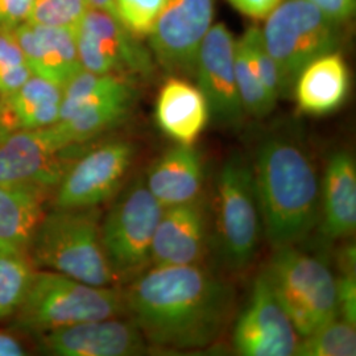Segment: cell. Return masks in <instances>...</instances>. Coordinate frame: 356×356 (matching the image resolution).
I'll return each mask as SVG.
<instances>
[{"instance_id": "d6986e66", "label": "cell", "mask_w": 356, "mask_h": 356, "mask_svg": "<svg viewBox=\"0 0 356 356\" xmlns=\"http://www.w3.org/2000/svg\"><path fill=\"white\" fill-rule=\"evenodd\" d=\"M351 88L350 70L343 56L332 51L306 64L293 83L298 110L310 116H325L341 108Z\"/></svg>"}, {"instance_id": "ac0fdd59", "label": "cell", "mask_w": 356, "mask_h": 356, "mask_svg": "<svg viewBox=\"0 0 356 356\" xmlns=\"http://www.w3.org/2000/svg\"><path fill=\"white\" fill-rule=\"evenodd\" d=\"M144 181L164 209L197 201L204 197V159L194 144H176L149 168Z\"/></svg>"}, {"instance_id": "5b68a950", "label": "cell", "mask_w": 356, "mask_h": 356, "mask_svg": "<svg viewBox=\"0 0 356 356\" xmlns=\"http://www.w3.org/2000/svg\"><path fill=\"white\" fill-rule=\"evenodd\" d=\"M214 247L219 261L241 272L254 261L263 235L251 163L234 153L220 168L214 197Z\"/></svg>"}, {"instance_id": "277c9868", "label": "cell", "mask_w": 356, "mask_h": 356, "mask_svg": "<svg viewBox=\"0 0 356 356\" xmlns=\"http://www.w3.org/2000/svg\"><path fill=\"white\" fill-rule=\"evenodd\" d=\"M126 316L119 286H95L63 273L36 269L10 329L35 338L67 326Z\"/></svg>"}, {"instance_id": "83f0119b", "label": "cell", "mask_w": 356, "mask_h": 356, "mask_svg": "<svg viewBox=\"0 0 356 356\" xmlns=\"http://www.w3.org/2000/svg\"><path fill=\"white\" fill-rule=\"evenodd\" d=\"M89 8L88 0H32L26 22L76 31Z\"/></svg>"}, {"instance_id": "4316f807", "label": "cell", "mask_w": 356, "mask_h": 356, "mask_svg": "<svg viewBox=\"0 0 356 356\" xmlns=\"http://www.w3.org/2000/svg\"><path fill=\"white\" fill-rule=\"evenodd\" d=\"M235 76L244 114L263 118L273 111L277 102L261 83L241 38L235 44Z\"/></svg>"}, {"instance_id": "f546056e", "label": "cell", "mask_w": 356, "mask_h": 356, "mask_svg": "<svg viewBox=\"0 0 356 356\" xmlns=\"http://www.w3.org/2000/svg\"><path fill=\"white\" fill-rule=\"evenodd\" d=\"M32 76L11 32H0V95H10Z\"/></svg>"}, {"instance_id": "f1b7e54d", "label": "cell", "mask_w": 356, "mask_h": 356, "mask_svg": "<svg viewBox=\"0 0 356 356\" xmlns=\"http://www.w3.org/2000/svg\"><path fill=\"white\" fill-rule=\"evenodd\" d=\"M165 0H114V16L136 38H147Z\"/></svg>"}, {"instance_id": "1f68e13d", "label": "cell", "mask_w": 356, "mask_h": 356, "mask_svg": "<svg viewBox=\"0 0 356 356\" xmlns=\"http://www.w3.org/2000/svg\"><path fill=\"white\" fill-rule=\"evenodd\" d=\"M338 317L348 323H356L355 257L341 256V276L337 277Z\"/></svg>"}, {"instance_id": "8d00e7d4", "label": "cell", "mask_w": 356, "mask_h": 356, "mask_svg": "<svg viewBox=\"0 0 356 356\" xmlns=\"http://www.w3.org/2000/svg\"><path fill=\"white\" fill-rule=\"evenodd\" d=\"M90 8L103 10L114 16V0H88Z\"/></svg>"}, {"instance_id": "8992f818", "label": "cell", "mask_w": 356, "mask_h": 356, "mask_svg": "<svg viewBox=\"0 0 356 356\" xmlns=\"http://www.w3.org/2000/svg\"><path fill=\"white\" fill-rule=\"evenodd\" d=\"M273 251L264 270L300 338L338 318L337 276L330 266L297 244Z\"/></svg>"}, {"instance_id": "6da1fadb", "label": "cell", "mask_w": 356, "mask_h": 356, "mask_svg": "<svg viewBox=\"0 0 356 356\" xmlns=\"http://www.w3.org/2000/svg\"><path fill=\"white\" fill-rule=\"evenodd\" d=\"M122 292L126 316L149 346L169 350L214 343L236 304L235 288L202 264L151 266Z\"/></svg>"}, {"instance_id": "ffe728a7", "label": "cell", "mask_w": 356, "mask_h": 356, "mask_svg": "<svg viewBox=\"0 0 356 356\" xmlns=\"http://www.w3.org/2000/svg\"><path fill=\"white\" fill-rule=\"evenodd\" d=\"M321 229L326 239L339 241L356 229V164L351 153H332L321 179Z\"/></svg>"}, {"instance_id": "7402d4cb", "label": "cell", "mask_w": 356, "mask_h": 356, "mask_svg": "<svg viewBox=\"0 0 356 356\" xmlns=\"http://www.w3.org/2000/svg\"><path fill=\"white\" fill-rule=\"evenodd\" d=\"M136 97L135 83L92 97L61 111L56 126L72 144H88L124 122Z\"/></svg>"}, {"instance_id": "30bf717a", "label": "cell", "mask_w": 356, "mask_h": 356, "mask_svg": "<svg viewBox=\"0 0 356 356\" xmlns=\"http://www.w3.org/2000/svg\"><path fill=\"white\" fill-rule=\"evenodd\" d=\"M136 147L127 139L91 141L53 191L54 207H98L124 186Z\"/></svg>"}, {"instance_id": "4dcf8cb0", "label": "cell", "mask_w": 356, "mask_h": 356, "mask_svg": "<svg viewBox=\"0 0 356 356\" xmlns=\"http://www.w3.org/2000/svg\"><path fill=\"white\" fill-rule=\"evenodd\" d=\"M239 38L250 54V58L260 76L261 83L264 85L269 95L277 102L279 98H281L280 76L277 66L266 49L261 36V28L250 26Z\"/></svg>"}, {"instance_id": "603a6c76", "label": "cell", "mask_w": 356, "mask_h": 356, "mask_svg": "<svg viewBox=\"0 0 356 356\" xmlns=\"http://www.w3.org/2000/svg\"><path fill=\"white\" fill-rule=\"evenodd\" d=\"M51 195L38 185L0 182V247L28 251Z\"/></svg>"}, {"instance_id": "484cf974", "label": "cell", "mask_w": 356, "mask_h": 356, "mask_svg": "<svg viewBox=\"0 0 356 356\" xmlns=\"http://www.w3.org/2000/svg\"><path fill=\"white\" fill-rule=\"evenodd\" d=\"M298 356H355V325L335 318L312 334L300 338Z\"/></svg>"}, {"instance_id": "3957f363", "label": "cell", "mask_w": 356, "mask_h": 356, "mask_svg": "<svg viewBox=\"0 0 356 356\" xmlns=\"http://www.w3.org/2000/svg\"><path fill=\"white\" fill-rule=\"evenodd\" d=\"M101 220V206H53L40 222L28 247L35 267L95 286H118L103 248Z\"/></svg>"}, {"instance_id": "7c38bea8", "label": "cell", "mask_w": 356, "mask_h": 356, "mask_svg": "<svg viewBox=\"0 0 356 356\" xmlns=\"http://www.w3.org/2000/svg\"><path fill=\"white\" fill-rule=\"evenodd\" d=\"M213 19L214 0H165L147 38L156 65L169 76L194 78L198 51Z\"/></svg>"}, {"instance_id": "4fadbf2b", "label": "cell", "mask_w": 356, "mask_h": 356, "mask_svg": "<svg viewBox=\"0 0 356 356\" xmlns=\"http://www.w3.org/2000/svg\"><path fill=\"white\" fill-rule=\"evenodd\" d=\"M300 335L263 269L232 330V346L243 356H292Z\"/></svg>"}, {"instance_id": "9c48e42d", "label": "cell", "mask_w": 356, "mask_h": 356, "mask_svg": "<svg viewBox=\"0 0 356 356\" xmlns=\"http://www.w3.org/2000/svg\"><path fill=\"white\" fill-rule=\"evenodd\" d=\"M76 38L83 70L123 76L136 83L156 74L157 65L148 45L107 11L89 8Z\"/></svg>"}, {"instance_id": "e575fe53", "label": "cell", "mask_w": 356, "mask_h": 356, "mask_svg": "<svg viewBox=\"0 0 356 356\" xmlns=\"http://www.w3.org/2000/svg\"><path fill=\"white\" fill-rule=\"evenodd\" d=\"M229 4L244 16L254 20H263L282 0H227Z\"/></svg>"}, {"instance_id": "5bb4252c", "label": "cell", "mask_w": 356, "mask_h": 356, "mask_svg": "<svg viewBox=\"0 0 356 356\" xmlns=\"http://www.w3.org/2000/svg\"><path fill=\"white\" fill-rule=\"evenodd\" d=\"M236 40L227 26L213 24L197 56L194 79L209 106L210 120L223 127H238L244 111L235 76Z\"/></svg>"}, {"instance_id": "d4e9b609", "label": "cell", "mask_w": 356, "mask_h": 356, "mask_svg": "<svg viewBox=\"0 0 356 356\" xmlns=\"http://www.w3.org/2000/svg\"><path fill=\"white\" fill-rule=\"evenodd\" d=\"M36 269L28 251L0 247V322L17 312Z\"/></svg>"}, {"instance_id": "d590c367", "label": "cell", "mask_w": 356, "mask_h": 356, "mask_svg": "<svg viewBox=\"0 0 356 356\" xmlns=\"http://www.w3.org/2000/svg\"><path fill=\"white\" fill-rule=\"evenodd\" d=\"M26 348L23 342L10 331L0 330V356H26Z\"/></svg>"}, {"instance_id": "9a60e30c", "label": "cell", "mask_w": 356, "mask_h": 356, "mask_svg": "<svg viewBox=\"0 0 356 356\" xmlns=\"http://www.w3.org/2000/svg\"><path fill=\"white\" fill-rule=\"evenodd\" d=\"M38 351L53 356L144 355L149 343L127 316L94 319L33 338Z\"/></svg>"}, {"instance_id": "d6a6232c", "label": "cell", "mask_w": 356, "mask_h": 356, "mask_svg": "<svg viewBox=\"0 0 356 356\" xmlns=\"http://www.w3.org/2000/svg\"><path fill=\"white\" fill-rule=\"evenodd\" d=\"M32 0H0V32H13L26 23Z\"/></svg>"}, {"instance_id": "52a82bcc", "label": "cell", "mask_w": 356, "mask_h": 356, "mask_svg": "<svg viewBox=\"0 0 356 356\" xmlns=\"http://www.w3.org/2000/svg\"><path fill=\"white\" fill-rule=\"evenodd\" d=\"M101 220L103 248L119 284L152 266V242L164 207L147 188L144 175L123 186Z\"/></svg>"}, {"instance_id": "ba28073f", "label": "cell", "mask_w": 356, "mask_h": 356, "mask_svg": "<svg viewBox=\"0 0 356 356\" xmlns=\"http://www.w3.org/2000/svg\"><path fill=\"white\" fill-rule=\"evenodd\" d=\"M264 20L263 41L279 70L281 97H288L306 64L337 51L341 24L307 0H282Z\"/></svg>"}, {"instance_id": "8fae6325", "label": "cell", "mask_w": 356, "mask_h": 356, "mask_svg": "<svg viewBox=\"0 0 356 356\" xmlns=\"http://www.w3.org/2000/svg\"><path fill=\"white\" fill-rule=\"evenodd\" d=\"M89 144H72L56 124L15 131L0 140V182L38 185L54 191Z\"/></svg>"}, {"instance_id": "cb8c5ba5", "label": "cell", "mask_w": 356, "mask_h": 356, "mask_svg": "<svg viewBox=\"0 0 356 356\" xmlns=\"http://www.w3.org/2000/svg\"><path fill=\"white\" fill-rule=\"evenodd\" d=\"M63 88L41 76H32L3 97V116L10 134L19 129L49 127L58 122Z\"/></svg>"}, {"instance_id": "7a4b0ae2", "label": "cell", "mask_w": 356, "mask_h": 356, "mask_svg": "<svg viewBox=\"0 0 356 356\" xmlns=\"http://www.w3.org/2000/svg\"><path fill=\"white\" fill-rule=\"evenodd\" d=\"M251 166L270 247L302 242L316 229L321 207V177L309 148L294 135L272 134L257 147Z\"/></svg>"}, {"instance_id": "e0dca14e", "label": "cell", "mask_w": 356, "mask_h": 356, "mask_svg": "<svg viewBox=\"0 0 356 356\" xmlns=\"http://www.w3.org/2000/svg\"><path fill=\"white\" fill-rule=\"evenodd\" d=\"M11 33L32 74L64 88L82 70L74 29L26 22Z\"/></svg>"}, {"instance_id": "74e56055", "label": "cell", "mask_w": 356, "mask_h": 356, "mask_svg": "<svg viewBox=\"0 0 356 356\" xmlns=\"http://www.w3.org/2000/svg\"><path fill=\"white\" fill-rule=\"evenodd\" d=\"M10 135V131L6 126L4 116H3V95H0V140L7 138Z\"/></svg>"}, {"instance_id": "44dd1931", "label": "cell", "mask_w": 356, "mask_h": 356, "mask_svg": "<svg viewBox=\"0 0 356 356\" xmlns=\"http://www.w3.org/2000/svg\"><path fill=\"white\" fill-rule=\"evenodd\" d=\"M156 123L176 144H194L210 120L202 91L189 78L169 76L157 94Z\"/></svg>"}, {"instance_id": "836d02e7", "label": "cell", "mask_w": 356, "mask_h": 356, "mask_svg": "<svg viewBox=\"0 0 356 356\" xmlns=\"http://www.w3.org/2000/svg\"><path fill=\"white\" fill-rule=\"evenodd\" d=\"M338 24L348 22L356 10V0H307Z\"/></svg>"}, {"instance_id": "2e32d148", "label": "cell", "mask_w": 356, "mask_h": 356, "mask_svg": "<svg viewBox=\"0 0 356 356\" xmlns=\"http://www.w3.org/2000/svg\"><path fill=\"white\" fill-rule=\"evenodd\" d=\"M209 210L204 197L165 207L153 235L152 266L202 264L210 239Z\"/></svg>"}]
</instances>
